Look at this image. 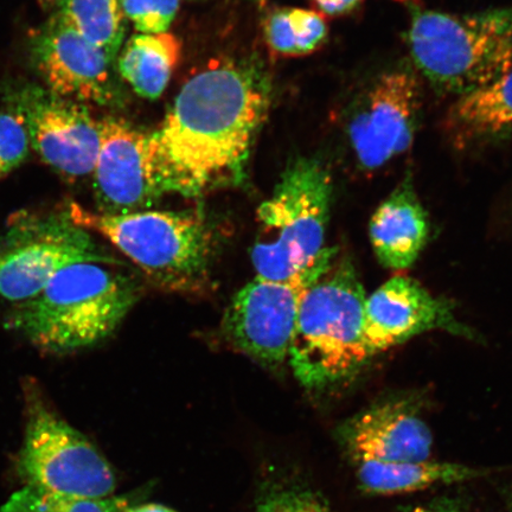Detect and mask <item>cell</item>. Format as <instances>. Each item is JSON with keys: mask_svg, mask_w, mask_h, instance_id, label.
Here are the masks:
<instances>
[{"mask_svg": "<svg viewBox=\"0 0 512 512\" xmlns=\"http://www.w3.org/2000/svg\"><path fill=\"white\" fill-rule=\"evenodd\" d=\"M433 330L473 338L448 300L433 297L412 278L390 279L367 298L363 332L371 357Z\"/></svg>", "mask_w": 512, "mask_h": 512, "instance_id": "5bb4252c", "label": "cell"}, {"mask_svg": "<svg viewBox=\"0 0 512 512\" xmlns=\"http://www.w3.org/2000/svg\"><path fill=\"white\" fill-rule=\"evenodd\" d=\"M23 389L27 428L17 467L25 485L62 496H113L117 480L106 458L48 406L37 384L28 380Z\"/></svg>", "mask_w": 512, "mask_h": 512, "instance_id": "52a82bcc", "label": "cell"}, {"mask_svg": "<svg viewBox=\"0 0 512 512\" xmlns=\"http://www.w3.org/2000/svg\"><path fill=\"white\" fill-rule=\"evenodd\" d=\"M255 512H334L322 497L302 485H277L256 507Z\"/></svg>", "mask_w": 512, "mask_h": 512, "instance_id": "cb8c5ba5", "label": "cell"}, {"mask_svg": "<svg viewBox=\"0 0 512 512\" xmlns=\"http://www.w3.org/2000/svg\"><path fill=\"white\" fill-rule=\"evenodd\" d=\"M30 146L29 133L21 114L11 108L0 112V179L24 163Z\"/></svg>", "mask_w": 512, "mask_h": 512, "instance_id": "603a6c76", "label": "cell"}, {"mask_svg": "<svg viewBox=\"0 0 512 512\" xmlns=\"http://www.w3.org/2000/svg\"><path fill=\"white\" fill-rule=\"evenodd\" d=\"M6 98L11 110L21 114L31 147L44 163L68 178L92 174L100 130L86 106L32 83L10 89Z\"/></svg>", "mask_w": 512, "mask_h": 512, "instance_id": "8fae6325", "label": "cell"}, {"mask_svg": "<svg viewBox=\"0 0 512 512\" xmlns=\"http://www.w3.org/2000/svg\"><path fill=\"white\" fill-rule=\"evenodd\" d=\"M418 400L389 398L373 403L336 428L335 439L352 465L409 463L431 459L433 434Z\"/></svg>", "mask_w": 512, "mask_h": 512, "instance_id": "4fadbf2b", "label": "cell"}, {"mask_svg": "<svg viewBox=\"0 0 512 512\" xmlns=\"http://www.w3.org/2000/svg\"><path fill=\"white\" fill-rule=\"evenodd\" d=\"M509 512H512V491H511V494H510V497H509Z\"/></svg>", "mask_w": 512, "mask_h": 512, "instance_id": "4dcf8cb0", "label": "cell"}, {"mask_svg": "<svg viewBox=\"0 0 512 512\" xmlns=\"http://www.w3.org/2000/svg\"><path fill=\"white\" fill-rule=\"evenodd\" d=\"M60 2H61V0H41V3H43L44 5H47V6H51V5L57 6V5H59Z\"/></svg>", "mask_w": 512, "mask_h": 512, "instance_id": "f546056e", "label": "cell"}, {"mask_svg": "<svg viewBox=\"0 0 512 512\" xmlns=\"http://www.w3.org/2000/svg\"><path fill=\"white\" fill-rule=\"evenodd\" d=\"M332 177L323 162L297 157L258 209L260 233L252 247L256 277L283 280L305 270L324 251Z\"/></svg>", "mask_w": 512, "mask_h": 512, "instance_id": "8992f818", "label": "cell"}, {"mask_svg": "<svg viewBox=\"0 0 512 512\" xmlns=\"http://www.w3.org/2000/svg\"><path fill=\"white\" fill-rule=\"evenodd\" d=\"M354 466L358 489L369 496L412 494L434 486L471 482L491 473L488 469L431 459L409 463L364 462Z\"/></svg>", "mask_w": 512, "mask_h": 512, "instance_id": "ac0fdd59", "label": "cell"}, {"mask_svg": "<svg viewBox=\"0 0 512 512\" xmlns=\"http://www.w3.org/2000/svg\"><path fill=\"white\" fill-rule=\"evenodd\" d=\"M56 8L55 16L117 60L126 30L119 0H61Z\"/></svg>", "mask_w": 512, "mask_h": 512, "instance_id": "ffe728a7", "label": "cell"}, {"mask_svg": "<svg viewBox=\"0 0 512 512\" xmlns=\"http://www.w3.org/2000/svg\"><path fill=\"white\" fill-rule=\"evenodd\" d=\"M138 298L137 284L112 264L82 262L64 268L34 298L17 304L5 324L37 349L69 354L110 337Z\"/></svg>", "mask_w": 512, "mask_h": 512, "instance_id": "7a4b0ae2", "label": "cell"}, {"mask_svg": "<svg viewBox=\"0 0 512 512\" xmlns=\"http://www.w3.org/2000/svg\"><path fill=\"white\" fill-rule=\"evenodd\" d=\"M408 10L409 53L434 91L460 98L512 69V6L463 15L412 3Z\"/></svg>", "mask_w": 512, "mask_h": 512, "instance_id": "3957f363", "label": "cell"}, {"mask_svg": "<svg viewBox=\"0 0 512 512\" xmlns=\"http://www.w3.org/2000/svg\"><path fill=\"white\" fill-rule=\"evenodd\" d=\"M115 259L76 224L68 211L18 213L0 236V299L22 303L34 298L64 268Z\"/></svg>", "mask_w": 512, "mask_h": 512, "instance_id": "ba28073f", "label": "cell"}, {"mask_svg": "<svg viewBox=\"0 0 512 512\" xmlns=\"http://www.w3.org/2000/svg\"><path fill=\"white\" fill-rule=\"evenodd\" d=\"M32 63L49 91L76 102L117 105L121 92L104 50L53 16L30 40Z\"/></svg>", "mask_w": 512, "mask_h": 512, "instance_id": "7c38bea8", "label": "cell"}, {"mask_svg": "<svg viewBox=\"0 0 512 512\" xmlns=\"http://www.w3.org/2000/svg\"><path fill=\"white\" fill-rule=\"evenodd\" d=\"M126 18L140 34H164L179 10L181 0H119Z\"/></svg>", "mask_w": 512, "mask_h": 512, "instance_id": "7402d4cb", "label": "cell"}, {"mask_svg": "<svg viewBox=\"0 0 512 512\" xmlns=\"http://www.w3.org/2000/svg\"><path fill=\"white\" fill-rule=\"evenodd\" d=\"M396 512H472V510L463 497L440 496L424 503L408 505Z\"/></svg>", "mask_w": 512, "mask_h": 512, "instance_id": "4316f807", "label": "cell"}, {"mask_svg": "<svg viewBox=\"0 0 512 512\" xmlns=\"http://www.w3.org/2000/svg\"><path fill=\"white\" fill-rule=\"evenodd\" d=\"M336 258V248H325L311 266L290 278L255 277L235 294L224 313L222 329L228 341L264 366L279 367L288 361L305 293Z\"/></svg>", "mask_w": 512, "mask_h": 512, "instance_id": "9c48e42d", "label": "cell"}, {"mask_svg": "<svg viewBox=\"0 0 512 512\" xmlns=\"http://www.w3.org/2000/svg\"><path fill=\"white\" fill-rule=\"evenodd\" d=\"M420 78L403 63L383 70L351 105L347 136L358 169L374 172L411 149L422 117Z\"/></svg>", "mask_w": 512, "mask_h": 512, "instance_id": "30bf717a", "label": "cell"}, {"mask_svg": "<svg viewBox=\"0 0 512 512\" xmlns=\"http://www.w3.org/2000/svg\"><path fill=\"white\" fill-rule=\"evenodd\" d=\"M320 14L330 17H342L352 14L360 8L363 0H315Z\"/></svg>", "mask_w": 512, "mask_h": 512, "instance_id": "83f0119b", "label": "cell"}, {"mask_svg": "<svg viewBox=\"0 0 512 512\" xmlns=\"http://www.w3.org/2000/svg\"><path fill=\"white\" fill-rule=\"evenodd\" d=\"M266 38L271 48L278 54L285 56H298L296 43H294L288 9H279L272 12L266 21Z\"/></svg>", "mask_w": 512, "mask_h": 512, "instance_id": "484cf974", "label": "cell"}, {"mask_svg": "<svg viewBox=\"0 0 512 512\" xmlns=\"http://www.w3.org/2000/svg\"><path fill=\"white\" fill-rule=\"evenodd\" d=\"M125 512H177L174 509L165 507L157 503L137 505V507H128Z\"/></svg>", "mask_w": 512, "mask_h": 512, "instance_id": "f1b7e54d", "label": "cell"}, {"mask_svg": "<svg viewBox=\"0 0 512 512\" xmlns=\"http://www.w3.org/2000/svg\"><path fill=\"white\" fill-rule=\"evenodd\" d=\"M181 56V43L174 35L137 34L118 55L121 78L145 99L156 100L168 87Z\"/></svg>", "mask_w": 512, "mask_h": 512, "instance_id": "d6986e66", "label": "cell"}, {"mask_svg": "<svg viewBox=\"0 0 512 512\" xmlns=\"http://www.w3.org/2000/svg\"><path fill=\"white\" fill-rule=\"evenodd\" d=\"M270 104V82L253 62H216L185 83L149 134L160 194L197 197L240 181Z\"/></svg>", "mask_w": 512, "mask_h": 512, "instance_id": "6da1fadb", "label": "cell"}, {"mask_svg": "<svg viewBox=\"0 0 512 512\" xmlns=\"http://www.w3.org/2000/svg\"><path fill=\"white\" fill-rule=\"evenodd\" d=\"M94 189L100 213L128 214L152 206L160 194L153 176L149 134L107 117L99 121Z\"/></svg>", "mask_w": 512, "mask_h": 512, "instance_id": "9a60e30c", "label": "cell"}, {"mask_svg": "<svg viewBox=\"0 0 512 512\" xmlns=\"http://www.w3.org/2000/svg\"><path fill=\"white\" fill-rule=\"evenodd\" d=\"M367 296L349 259L334 264L306 291L288 362L307 389L350 379L371 355L364 342Z\"/></svg>", "mask_w": 512, "mask_h": 512, "instance_id": "277c9868", "label": "cell"}, {"mask_svg": "<svg viewBox=\"0 0 512 512\" xmlns=\"http://www.w3.org/2000/svg\"><path fill=\"white\" fill-rule=\"evenodd\" d=\"M445 133L459 150L501 142L512 134V69L490 85L460 96L447 111Z\"/></svg>", "mask_w": 512, "mask_h": 512, "instance_id": "e0dca14e", "label": "cell"}, {"mask_svg": "<svg viewBox=\"0 0 512 512\" xmlns=\"http://www.w3.org/2000/svg\"><path fill=\"white\" fill-rule=\"evenodd\" d=\"M288 21L297 55H309L328 40L329 27L320 12L305 9H288Z\"/></svg>", "mask_w": 512, "mask_h": 512, "instance_id": "d4e9b609", "label": "cell"}, {"mask_svg": "<svg viewBox=\"0 0 512 512\" xmlns=\"http://www.w3.org/2000/svg\"><path fill=\"white\" fill-rule=\"evenodd\" d=\"M127 508L124 498L62 496L25 485L8 499L0 512H125Z\"/></svg>", "mask_w": 512, "mask_h": 512, "instance_id": "44dd1931", "label": "cell"}, {"mask_svg": "<svg viewBox=\"0 0 512 512\" xmlns=\"http://www.w3.org/2000/svg\"><path fill=\"white\" fill-rule=\"evenodd\" d=\"M369 234L377 259L389 270H407L418 260L430 235V224L416 195L411 171L376 209Z\"/></svg>", "mask_w": 512, "mask_h": 512, "instance_id": "2e32d148", "label": "cell"}, {"mask_svg": "<svg viewBox=\"0 0 512 512\" xmlns=\"http://www.w3.org/2000/svg\"><path fill=\"white\" fill-rule=\"evenodd\" d=\"M70 219L104 236L153 284L169 291L198 290L207 283L215 238L200 215L179 211L92 213L72 203Z\"/></svg>", "mask_w": 512, "mask_h": 512, "instance_id": "5b68a950", "label": "cell"}]
</instances>
